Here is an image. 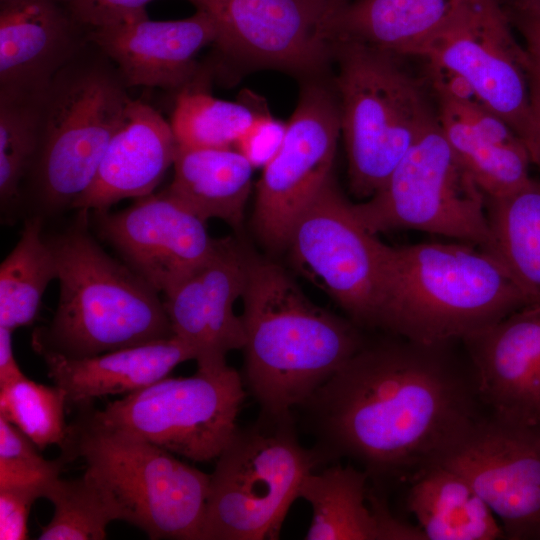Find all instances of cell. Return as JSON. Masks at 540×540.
I'll list each match as a JSON object with an SVG mask.
<instances>
[{
	"instance_id": "1",
	"label": "cell",
	"mask_w": 540,
	"mask_h": 540,
	"mask_svg": "<svg viewBox=\"0 0 540 540\" xmlns=\"http://www.w3.org/2000/svg\"><path fill=\"white\" fill-rule=\"evenodd\" d=\"M452 343L366 342L299 406L326 464L346 458L383 482L440 463L486 413Z\"/></svg>"
},
{
	"instance_id": "2",
	"label": "cell",
	"mask_w": 540,
	"mask_h": 540,
	"mask_svg": "<svg viewBox=\"0 0 540 540\" xmlns=\"http://www.w3.org/2000/svg\"><path fill=\"white\" fill-rule=\"evenodd\" d=\"M241 299L242 378L263 411L298 408L366 343L356 323L313 303L274 262L252 255Z\"/></svg>"
},
{
	"instance_id": "3",
	"label": "cell",
	"mask_w": 540,
	"mask_h": 540,
	"mask_svg": "<svg viewBox=\"0 0 540 540\" xmlns=\"http://www.w3.org/2000/svg\"><path fill=\"white\" fill-rule=\"evenodd\" d=\"M475 246L388 245L375 327L423 344L451 343L528 305L503 265Z\"/></svg>"
},
{
	"instance_id": "4",
	"label": "cell",
	"mask_w": 540,
	"mask_h": 540,
	"mask_svg": "<svg viewBox=\"0 0 540 540\" xmlns=\"http://www.w3.org/2000/svg\"><path fill=\"white\" fill-rule=\"evenodd\" d=\"M48 240L56 257L60 292L50 323L36 329L41 356L82 359L174 336L158 291L109 256L88 231L89 212Z\"/></svg>"
},
{
	"instance_id": "5",
	"label": "cell",
	"mask_w": 540,
	"mask_h": 540,
	"mask_svg": "<svg viewBox=\"0 0 540 540\" xmlns=\"http://www.w3.org/2000/svg\"><path fill=\"white\" fill-rule=\"evenodd\" d=\"M77 408L60 447L66 463L82 459L149 539L202 540L210 474L104 423L92 404Z\"/></svg>"
},
{
	"instance_id": "6",
	"label": "cell",
	"mask_w": 540,
	"mask_h": 540,
	"mask_svg": "<svg viewBox=\"0 0 540 540\" xmlns=\"http://www.w3.org/2000/svg\"><path fill=\"white\" fill-rule=\"evenodd\" d=\"M326 462L303 446L293 411L237 427L210 474L202 540L277 539L304 478Z\"/></svg>"
},
{
	"instance_id": "7",
	"label": "cell",
	"mask_w": 540,
	"mask_h": 540,
	"mask_svg": "<svg viewBox=\"0 0 540 540\" xmlns=\"http://www.w3.org/2000/svg\"><path fill=\"white\" fill-rule=\"evenodd\" d=\"M334 53L349 186L366 200L435 120L436 108L401 56L348 41H338Z\"/></svg>"
},
{
	"instance_id": "8",
	"label": "cell",
	"mask_w": 540,
	"mask_h": 540,
	"mask_svg": "<svg viewBox=\"0 0 540 540\" xmlns=\"http://www.w3.org/2000/svg\"><path fill=\"white\" fill-rule=\"evenodd\" d=\"M72 60L56 74L43 101L36 174L48 211L73 208L86 193L132 100L118 71L76 66Z\"/></svg>"
},
{
	"instance_id": "9",
	"label": "cell",
	"mask_w": 540,
	"mask_h": 540,
	"mask_svg": "<svg viewBox=\"0 0 540 540\" xmlns=\"http://www.w3.org/2000/svg\"><path fill=\"white\" fill-rule=\"evenodd\" d=\"M353 211L371 233L415 230L487 250L486 198L458 161L435 120L382 187Z\"/></svg>"
},
{
	"instance_id": "10",
	"label": "cell",
	"mask_w": 540,
	"mask_h": 540,
	"mask_svg": "<svg viewBox=\"0 0 540 540\" xmlns=\"http://www.w3.org/2000/svg\"><path fill=\"white\" fill-rule=\"evenodd\" d=\"M246 393L228 364L165 377L95 409L104 423L195 462L217 459L238 427Z\"/></svg>"
},
{
	"instance_id": "11",
	"label": "cell",
	"mask_w": 540,
	"mask_h": 540,
	"mask_svg": "<svg viewBox=\"0 0 540 540\" xmlns=\"http://www.w3.org/2000/svg\"><path fill=\"white\" fill-rule=\"evenodd\" d=\"M409 57L465 80L525 143L531 127L530 57L500 0H471Z\"/></svg>"
},
{
	"instance_id": "12",
	"label": "cell",
	"mask_w": 540,
	"mask_h": 540,
	"mask_svg": "<svg viewBox=\"0 0 540 540\" xmlns=\"http://www.w3.org/2000/svg\"><path fill=\"white\" fill-rule=\"evenodd\" d=\"M286 248L354 323L375 327L388 245L362 225L332 178L294 224Z\"/></svg>"
},
{
	"instance_id": "13",
	"label": "cell",
	"mask_w": 540,
	"mask_h": 540,
	"mask_svg": "<svg viewBox=\"0 0 540 540\" xmlns=\"http://www.w3.org/2000/svg\"><path fill=\"white\" fill-rule=\"evenodd\" d=\"M340 132L338 103L322 86H307L257 184L252 223L269 250L287 247L294 224L331 179Z\"/></svg>"
},
{
	"instance_id": "14",
	"label": "cell",
	"mask_w": 540,
	"mask_h": 540,
	"mask_svg": "<svg viewBox=\"0 0 540 540\" xmlns=\"http://www.w3.org/2000/svg\"><path fill=\"white\" fill-rule=\"evenodd\" d=\"M438 464L474 487L505 538L540 539V426L486 412Z\"/></svg>"
},
{
	"instance_id": "15",
	"label": "cell",
	"mask_w": 540,
	"mask_h": 540,
	"mask_svg": "<svg viewBox=\"0 0 540 540\" xmlns=\"http://www.w3.org/2000/svg\"><path fill=\"white\" fill-rule=\"evenodd\" d=\"M92 213L101 237L158 292L203 264L218 241L209 236L206 222L166 190L117 212Z\"/></svg>"
},
{
	"instance_id": "16",
	"label": "cell",
	"mask_w": 540,
	"mask_h": 540,
	"mask_svg": "<svg viewBox=\"0 0 540 540\" xmlns=\"http://www.w3.org/2000/svg\"><path fill=\"white\" fill-rule=\"evenodd\" d=\"M333 13L328 0H227L215 43L255 64L315 71L335 51Z\"/></svg>"
},
{
	"instance_id": "17",
	"label": "cell",
	"mask_w": 540,
	"mask_h": 540,
	"mask_svg": "<svg viewBox=\"0 0 540 540\" xmlns=\"http://www.w3.org/2000/svg\"><path fill=\"white\" fill-rule=\"evenodd\" d=\"M251 257L235 239H218L210 257L164 293L173 334L192 350L197 368L224 366L226 355L244 346L234 305L244 293Z\"/></svg>"
},
{
	"instance_id": "18",
	"label": "cell",
	"mask_w": 540,
	"mask_h": 540,
	"mask_svg": "<svg viewBox=\"0 0 540 540\" xmlns=\"http://www.w3.org/2000/svg\"><path fill=\"white\" fill-rule=\"evenodd\" d=\"M485 411L540 426V303L462 340Z\"/></svg>"
},
{
	"instance_id": "19",
	"label": "cell",
	"mask_w": 540,
	"mask_h": 540,
	"mask_svg": "<svg viewBox=\"0 0 540 540\" xmlns=\"http://www.w3.org/2000/svg\"><path fill=\"white\" fill-rule=\"evenodd\" d=\"M214 17L203 10L170 21L148 17L89 30L88 40L113 60L127 86L183 89L195 71L197 54L215 43Z\"/></svg>"
},
{
	"instance_id": "20",
	"label": "cell",
	"mask_w": 540,
	"mask_h": 540,
	"mask_svg": "<svg viewBox=\"0 0 540 540\" xmlns=\"http://www.w3.org/2000/svg\"><path fill=\"white\" fill-rule=\"evenodd\" d=\"M79 27L63 0H0V89L45 92L74 58Z\"/></svg>"
},
{
	"instance_id": "21",
	"label": "cell",
	"mask_w": 540,
	"mask_h": 540,
	"mask_svg": "<svg viewBox=\"0 0 540 540\" xmlns=\"http://www.w3.org/2000/svg\"><path fill=\"white\" fill-rule=\"evenodd\" d=\"M432 93L445 139L485 198L508 195L532 180L528 149L501 117L476 98Z\"/></svg>"
},
{
	"instance_id": "22",
	"label": "cell",
	"mask_w": 540,
	"mask_h": 540,
	"mask_svg": "<svg viewBox=\"0 0 540 540\" xmlns=\"http://www.w3.org/2000/svg\"><path fill=\"white\" fill-rule=\"evenodd\" d=\"M176 149L170 123L152 106L131 100L91 186L73 208L103 212L123 199L152 194L173 164Z\"/></svg>"
},
{
	"instance_id": "23",
	"label": "cell",
	"mask_w": 540,
	"mask_h": 540,
	"mask_svg": "<svg viewBox=\"0 0 540 540\" xmlns=\"http://www.w3.org/2000/svg\"><path fill=\"white\" fill-rule=\"evenodd\" d=\"M42 357L49 378L63 389L67 403L77 407L141 390L168 377L180 363L194 360L192 350L176 336L82 359Z\"/></svg>"
},
{
	"instance_id": "24",
	"label": "cell",
	"mask_w": 540,
	"mask_h": 540,
	"mask_svg": "<svg viewBox=\"0 0 540 540\" xmlns=\"http://www.w3.org/2000/svg\"><path fill=\"white\" fill-rule=\"evenodd\" d=\"M368 474L353 464L332 463L308 474L299 498L312 507L307 540L395 539L399 520L367 489Z\"/></svg>"
},
{
	"instance_id": "25",
	"label": "cell",
	"mask_w": 540,
	"mask_h": 540,
	"mask_svg": "<svg viewBox=\"0 0 540 540\" xmlns=\"http://www.w3.org/2000/svg\"><path fill=\"white\" fill-rule=\"evenodd\" d=\"M471 0H352L331 18L336 41L409 57Z\"/></svg>"
},
{
	"instance_id": "26",
	"label": "cell",
	"mask_w": 540,
	"mask_h": 540,
	"mask_svg": "<svg viewBox=\"0 0 540 540\" xmlns=\"http://www.w3.org/2000/svg\"><path fill=\"white\" fill-rule=\"evenodd\" d=\"M173 166L170 195L204 222L219 219L242 229L254 167L239 151L177 145Z\"/></svg>"
},
{
	"instance_id": "27",
	"label": "cell",
	"mask_w": 540,
	"mask_h": 540,
	"mask_svg": "<svg viewBox=\"0 0 540 540\" xmlns=\"http://www.w3.org/2000/svg\"><path fill=\"white\" fill-rule=\"evenodd\" d=\"M409 481L407 507L425 539L505 538L490 507L459 473L442 464H434Z\"/></svg>"
},
{
	"instance_id": "28",
	"label": "cell",
	"mask_w": 540,
	"mask_h": 540,
	"mask_svg": "<svg viewBox=\"0 0 540 540\" xmlns=\"http://www.w3.org/2000/svg\"><path fill=\"white\" fill-rule=\"evenodd\" d=\"M491 244L529 304L540 303V181L502 197L486 198Z\"/></svg>"
},
{
	"instance_id": "29",
	"label": "cell",
	"mask_w": 540,
	"mask_h": 540,
	"mask_svg": "<svg viewBox=\"0 0 540 540\" xmlns=\"http://www.w3.org/2000/svg\"><path fill=\"white\" fill-rule=\"evenodd\" d=\"M42 224L39 215L29 218L0 266V326L12 331L34 322L48 284L57 278L56 257L42 237Z\"/></svg>"
},
{
	"instance_id": "30",
	"label": "cell",
	"mask_w": 540,
	"mask_h": 540,
	"mask_svg": "<svg viewBox=\"0 0 540 540\" xmlns=\"http://www.w3.org/2000/svg\"><path fill=\"white\" fill-rule=\"evenodd\" d=\"M42 498L52 503L54 513L41 526L39 540H103L111 522H127L114 492L88 468L77 478L51 480Z\"/></svg>"
},
{
	"instance_id": "31",
	"label": "cell",
	"mask_w": 540,
	"mask_h": 540,
	"mask_svg": "<svg viewBox=\"0 0 540 540\" xmlns=\"http://www.w3.org/2000/svg\"><path fill=\"white\" fill-rule=\"evenodd\" d=\"M45 92L0 89L2 211L15 207L19 200L20 182L36 162L41 140Z\"/></svg>"
},
{
	"instance_id": "32",
	"label": "cell",
	"mask_w": 540,
	"mask_h": 540,
	"mask_svg": "<svg viewBox=\"0 0 540 540\" xmlns=\"http://www.w3.org/2000/svg\"><path fill=\"white\" fill-rule=\"evenodd\" d=\"M259 113L245 103L185 88L177 96L170 125L180 147L234 148Z\"/></svg>"
},
{
	"instance_id": "33",
	"label": "cell",
	"mask_w": 540,
	"mask_h": 540,
	"mask_svg": "<svg viewBox=\"0 0 540 540\" xmlns=\"http://www.w3.org/2000/svg\"><path fill=\"white\" fill-rule=\"evenodd\" d=\"M67 397L63 389L25 377L0 386V416L17 427L40 450L61 447L67 437Z\"/></svg>"
},
{
	"instance_id": "34",
	"label": "cell",
	"mask_w": 540,
	"mask_h": 540,
	"mask_svg": "<svg viewBox=\"0 0 540 540\" xmlns=\"http://www.w3.org/2000/svg\"><path fill=\"white\" fill-rule=\"evenodd\" d=\"M17 427L0 416V488L46 486L60 477L66 461L48 460Z\"/></svg>"
},
{
	"instance_id": "35",
	"label": "cell",
	"mask_w": 540,
	"mask_h": 540,
	"mask_svg": "<svg viewBox=\"0 0 540 540\" xmlns=\"http://www.w3.org/2000/svg\"><path fill=\"white\" fill-rule=\"evenodd\" d=\"M73 18L88 30L147 18L146 5L154 0H63Z\"/></svg>"
},
{
	"instance_id": "36",
	"label": "cell",
	"mask_w": 540,
	"mask_h": 540,
	"mask_svg": "<svg viewBox=\"0 0 540 540\" xmlns=\"http://www.w3.org/2000/svg\"><path fill=\"white\" fill-rule=\"evenodd\" d=\"M287 129L284 123L260 112L234 145L254 168L264 167L278 152Z\"/></svg>"
},
{
	"instance_id": "37",
	"label": "cell",
	"mask_w": 540,
	"mask_h": 540,
	"mask_svg": "<svg viewBox=\"0 0 540 540\" xmlns=\"http://www.w3.org/2000/svg\"><path fill=\"white\" fill-rule=\"evenodd\" d=\"M46 486L0 488V540H24L28 536L31 506L43 497Z\"/></svg>"
},
{
	"instance_id": "38",
	"label": "cell",
	"mask_w": 540,
	"mask_h": 540,
	"mask_svg": "<svg viewBox=\"0 0 540 540\" xmlns=\"http://www.w3.org/2000/svg\"><path fill=\"white\" fill-rule=\"evenodd\" d=\"M528 85L531 127L525 145L528 149L531 163L537 167L540 173V64L531 58L528 67Z\"/></svg>"
},
{
	"instance_id": "39",
	"label": "cell",
	"mask_w": 540,
	"mask_h": 540,
	"mask_svg": "<svg viewBox=\"0 0 540 540\" xmlns=\"http://www.w3.org/2000/svg\"><path fill=\"white\" fill-rule=\"evenodd\" d=\"M507 17L512 27L520 32L530 58L540 64V16L512 13Z\"/></svg>"
},
{
	"instance_id": "40",
	"label": "cell",
	"mask_w": 540,
	"mask_h": 540,
	"mask_svg": "<svg viewBox=\"0 0 540 540\" xmlns=\"http://www.w3.org/2000/svg\"><path fill=\"white\" fill-rule=\"evenodd\" d=\"M12 333L11 329L0 326V386L26 377L14 356Z\"/></svg>"
},
{
	"instance_id": "41",
	"label": "cell",
	"mask_w": 540,
	"mask_h": 540,
	"mask_svg": "<svg viewBox=\"0 0 540 540\" xmlns=\"http://www.w3.org/2000/svg\"><path fill=\"white\" fill-rule=\"evenodd\" d=\"M507 14L540 16V0H500Z\"/></svg>"
},
{
	"instance_id": "42",
	"label": "cell",
	"mask_w": 540,
	"mask_h": 540,
	"mask_svg": "<svg viewBox=\"0 0 540 540\" xmlns=\"http://www.w3.org/2000/svg\"><path fill=\"white\" fill-rule=\"evenodd\" d=\"M198 10H203L210 13L213 17L216 16L223 8L227 0H190Z\"/></svg>"
},
{
	"instance_id": "43",
	"label": "cell",
	"mask_w": 540,
	"mask_h": 540,
	"mask_svg": "<svg viewBox=\"0 0 540 540\" xmlns=\"http://www.w3.org/2000/svg\"><path fill=\"white\" fill-rule=\"evenodd\" d=\"M328 1H329L331 9L335 12L337 9L351 2L352 0H328Z\"/></svg>"
}]
</instances>
